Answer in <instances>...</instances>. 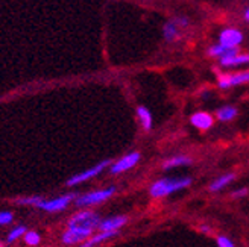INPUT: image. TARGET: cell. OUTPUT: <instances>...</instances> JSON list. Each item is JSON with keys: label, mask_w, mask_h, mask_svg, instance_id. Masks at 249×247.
I'll list each match as a JSON object with an SVG mask.
<instances>
[{"label": "cell", "mask_w": 249, "mask_h": 247, "mask_svg": "<svg viewBox=\"0 0 249 247\" xmlns=\"http://www.w3.org/2000/svg\"><path fill=\"white\" fill-rule=\"evenodd\" d=\"M101 217L93 211H81L70 217L67 223V231L62 235V243L67 246L84 243L91 238L93 232L99 229L101 225Z\"/></svg>", "instance_id": "6da1fadb"}, {"label": "cell", "mask_w": 249, "mask_h": 247, "mask_svg": "<svg viewBox=\"0 0 249 247\" xmlns=\"http://www.w3.org/2000/svg\"><path fill=\"white\" fill-rule=\"evenodd\" d=\"M193 179L181 176V178H161L155 181L151 187H149V194L152 199H161V197H167L173 193L182 191L189 188L192 185Z\"/></svg>", "instance_id": "7a4b0ae2"}, {"label": "cell", "mask_w": 249, "mask_h": 247, "mask_svg": "<svg viewBox=\"0 0 249 247\" xmlns=\"http://www.w3.org/2000/svg\"><path fill=\"white\" fill-rule=\"evenodd\" d=\"M114 194H116V187H108L104 190H96V191H90L87 194L78 196V199L74 200V203H76V206H79V208L93 206V205L104 203L105 200H108L109 197H113Z\"/></svg>", "instance_id": "3957f363"}, {"label": "cell", "mask_w": 249, "mask_h": 247, "mask_svg": "<svg viewBox=\"0 0 249 247\" xmlns=\"http://www.w3.org/2000/svg\"><path fill=\"white\" fill-rule=\"evenodd\" d=\"M78 199V194L76 193H69V194H64V196H59V197H55V199H43L38 205L40 209L43 211H47V213H56V211H64V209L73 202Z\"/></svg>", "instance_id": "277c9868"}, {"label": "cell", "mask_w": 249, "mask_h": 247, "mask_svg": "<svg viewBox=\"0 0 249 247\" xmlns=\"http://www.w3.org/2000/svg\"><path fill=\"white\" fill-rule=\"evenodd\" d=\"M111 164H113V161L111 159H105V161H101L99 164H96L94 167H91V168H89V170H84V171H81V173H78V175H73L69 181H67V187H74V185H79V183H82V182H85V181H89V179H93V178H96L97 175H101V173L107 168V167H109Z\"/></svg>", "instance_id": "5b68a950"}, {"label": "cell", "mask_w": 249, "mask_h": 247, "mask_svg": "<svg viewBox=\"0 0 249 247\" xmlns=\"http://www.w3.org/2000/svg\"><path fill=\"white\" fill-rule=\"evenodd\" d=\"M142 159V153L140 152H129L124 156H122L120 159H117L116 163H113L109 165V175H122V173L128 171L131 168H134L137 164L140 163Z\"/></svg>", "instance_id": "8992f818"}, {"label": "cell", "mask_w": 249, "mask_h": 247, "mask_svg": "<svg viewBox=\"0 0 249 247\" xmlns=\"http://www.w3.org/2000/svg\"><path fill=\"white\" fill-rule=\"evenodd\" d=\"M243 33L235 28H225L219 33V44L227 49H239L243 43Z\"/></svg>", "instance_id": "52a82bcc"}, {"label": "cell", "mask_w": 249, "mask_h": 247, "mask_svg": "<svg viewBox=\"0 0 249 247\" xmlns=\"http://www.w3.org/2000/svg\"><path fill=\"white\" fill-rule=\"evenodd\" d=\"M243 83H249V70L232 73V75H223L217 81V86L220 90H228L231 86H237Z\"/></svg>", "instance_id": "ba28073f"}, {"label": "cell", "mask_w": 249, "mask_h": 247, "mask_svg": "<svg viewBox=\"0 0 249 247\" xmlns=\"http://www.w3.org/2000/svg\"><path fill=\"white\" fill-rule=\"evenodd\" d=\"M192 126L199 129V131H208L214 125V117L207 111H196L190 117Z\"/></svg>", "instance_id": "9c48e42d"}, {"label": "cell", "mask_w": 249, "mask_h": 247, "mask_svg": "<svg viewBox=\"0 0 249 247\" xmlns=\"http://www.w3.org/2000/svg\"><path fill=\"white\" fill-rule=\"evenodd\" d=\"M128 223V217L126 215H114V217H108L101 221L99 225V231L101 232H119L120 228H123Z\"/></svg>", "instance_id": "30bf717a"}, {"label": "cell", "mask_w": 249, "mask_h": 247, "mask_svg": "<svg viewBox=\"0 0 249 247\" xmlns=\"http://www.w3.org/2000/svg\"><path fill=\"white\" fill-rule=\"evenodd\" d=\"M219 64L223 68H234V67H240L249 64V53H237L234 56H227L219 59Z\"/></svg>", "instance_id": "8fae6325"}, {"label": "cell", "mask_w": 249, "mask_h": 247, "mask_svg": "<svg viewBox=\"0 0 249 247\" xmlns=\"http://www.w3.org/2000/svg\"><path fill=\"white\" fill-rule=\"evenodd\" d=\"M235 179V175L234 173H225V175H220L219 178H216L213 182L210 183L208 190L211 193H217V191H222L225 187H228V185Z\"/></svg>", "instance_id": "7c38bea8"}, {"label": "cell", "mask_w": 249, "mask_h": 247, "mask_svg": "<svg viewBox=\"0 0 249 247\" xmlns=\"http://www.w3.org/2000/svg\"><path fill=\"white\" fill-rule=\"evenodd\" d=\"M137 117H139V121H140V125L143 126L144 131H152L154 118H152L151 111H149L146 106L140 105L139 108H137Z\"/></svg>", "instance_id": "4fadbf2b"}, {"label": "cell", "mask_w": 249, "mask_h": 247, "mask_svg": "<svg viewBox=\"0 0 249 247\" xmlns=\"http://www.w3.org/2000/svg\"><path fill=\"white\" fill-rule=\"evenodd\" d=\"M237 114H239V109L235 108V106H232V105H225V106H220L217 111H216V118L219 120V121H231V120H234L235 117H237Z\"/></svg>", "instance_id": "5bb4252c"}, {"label": "cell", "mask_w": 249, "mask_h": 247, "mask_svg": "<svg viewBox=\"0 0 249 247\" xmlns=\"http://www.w3.org/2000/svg\"><path fill=\"white\" fill-rule=\"evenodd\" d=\"M119 235V232H99L97 235H93L91 238H89L87 241H84L79 247H94L97 244H101L109 238H114Z\"/></svg>", "instance_id": "9a60e30c"}, {"label": "cell", "mask_w": 249, "mask_h": 247, "mask_svg": "<svg viewBox=\"0 0 249 247\" xmlns=\"http://www.w3.org/2000/svg\"><path fill=\"white\" fill-rule=\"evenodd\" d=\"M190 164H192V159L189 156H185V155H177V156L169 158L167 161L163 163V170H172V168L190 165Z\"/></svg>", "instance_id": "2e32d148"}, {"label": "cell", "mask_w": 249, "mask_h": 247, "mask_svg": "<svg viewBox=\"0 0 249 247\" xmlns=\"http://www.w3.org/2000/svg\"><path fill=\"white\" fill-rule=\"evenodd\" d=\"M163 36H164V40L167 43H173L175 40L179 38V28L172 20L167 21V23H164V26H163Z\"/></svg>", "instance_id": "e0dca14e"}, {"label": "cell", "mask_w": 249, "mask_h": 247, "mask_svg": "<svg viewBox=\"0 0 249 247\" xmlns=\"http://www.w3.org/2000/svg\"><path fill=\"white\" fill-rule=\"evenodd\" d=\"M40 241H41V237H40L38 232L29 231V232L24 233V243H26L28 246H38Z\"/></svg>", "instance_id": "ac0fdd59"}, {"label": "cell", "mask_w": 249, "mask_h": 247, "mask_svg": "<svg viewBox=\"0 0 249 247\" xmlns=\"http://www.w3.org/2000/svg\"><path fill=\"white\" fill-rule=\"evenodd\" d=\"M28 231H26V228L24 226H17V228H14L11 232H9V235H8V238H6V241L8 243H12V241H17L20 237H24V233H26Z\"/></svg>", "instance_id": "d6986e66"}, {"label": "cell", "mask_w": 249, "mask_h": 247, "mask_svg": "<svg viewBox=\"0 0 249 247\" xmlns=\"http://www.w3.org/2000/svg\"><path fill=\"white\" fill-rule=\"evenodd\" d=\"M43 200V197H38V196H32V197H23V199H18L16 200L18 205H31V206H38L40 202Z\"/></svg>", "instance_id": "ffe728a7"}, {"label": "cell", "mask_w": 249, "mask_h": 247, "mask_svg": "<svg viewBox=\"0 0 249 247\" xmlns=\"http://www.w3.org/2000/svg\"><path fill=\"white\" fill-rule=\"evenodd\" d=\"M12 220H14V214L11 211H0V225L2 226L12 223Z\"/></svg>", "instance_id": "44dd1931"}, {"label": "cell", "mask_w": 249, "mask_h": 247, "mask_svg": "<svg viewBox=\"0 0 249 247\" xmlns=\"http://www.w3.org/2000/svg\"><path fill=\"white\" fill-rule=\"evenodd\" d=\"M216 243H217V247H235V244L232 243V240L228 238L227 235H219L216 238Z\"/></svg>", "instance_id": "7402d4cb"}, {"label": "cell", "mask_w": 249, "mask_h": 247, "mask_svg": "<svg viewBox=\"0 0 249 247\" xmlns=\"http://www.w3.org/2000/svg\"><path fill=\"white\" fill-rule=\"evenodd\" d=\"M173 23L177 24V26L181 29V28H187L190 24V20H189V17H185V16H177L175 18L172 20Z\"/></svg>", "instance_id": "603a6c76"}, {"label": "cell", "mask_w": 249, "mask_h": 247, "mask_svg": "<svg viewBox=\"0 0 249 247\" xmlns=\"http://www.w3.org/2000/svg\"><path fill=\"white\" fill-rule=\"evenodd\" d=\"M249 194V190L246 187L243 188H239V190H235L231 193V197H234V199H243V197H246Z\"/></svg>", "instance_id": "cb8c5ba5"}, {"label": "cell", "mask_w": 249, "mask_h": 247, "mask_svg": "<svg viewBox=\"0 0 249 247\" xmlns=\"http://www.w3.org/2000/svg\"><path fill=\"white\" fill-rule=\"evenodd\" d=\"M199 231L204 232V233H211V228L205 226V225H201V228H199Z\"/></svg>", "instance_id": "d4e9b609"}, {"label": "cell", "mask_w": 249, "mask_h": 247, "mask_svg": "<svg viewBox=\"0 0 249 247\" xmlns=\"http://www.w3.org/2000/svg\"><path fill=\"white\" fill-rule=\"evenodd\" d=\"M243 17H245V20H246V21L249 23V6H248V8L245 9V14H243Z\"/></svg>", "instance_id": "484cf974"}, {"label": "cell", "mask_w": 249, "mask_h": 247, "mask_svg": "<svg viewBox=\"0 0 249 247\" xmlns=\"http://www.w3.org/2000/svg\"><path fill=\"white\" fill-rule=\"evenodd\" d=\"M0 247H2V244H0Z\"/></svg>", "instance_id": "4316f807"}]
</instances>
